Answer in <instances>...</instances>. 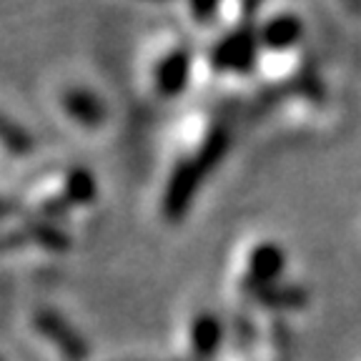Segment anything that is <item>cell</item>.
<instances>
[{
  "label": "cell",
  "instance_id": "6da1fadb",
  "mask_svg": "<svg viewBox=\"0 0 361 361\" xmlns=\"http://www.w3.org/2000/svg\"><path fill=\"white\" fill-rule=\"evenodd\" d=\"M228 148V128L224 118L209 108H193L176 128V158L169 171L161 209L166 219L186 214L201 180L211 173Z\"/></svg>",
  "mask_w": 361,
  "mask_h": 361
},
{
  "label": "cell",
  "instance_id": "7a4b0ae2",
  "mask_svg": "<svg viewBox=\"0 0 361 361\" xmlns=\"http://www.w3.org/2000/svg\"><path fill=\"white\" fill-rule=\"evenodd\" d=\"M198 58L178 28H153L138 45L133 61L135 85L141 96L156 103H169L183 96L193 83Z\"/></svg>",
  "mask_w": 361,
  "mask_h": 361
},
{
  "label": "cell",
  "instance_id": "3957f363",
  "mask_svg": "<svg viewBox=\"0 0 361 361\" xmlns=\"http://www.w3.org/2000/svg\"><path fill=\"white\" fill-rule=\"evenodd\" d=\"M96 198V180L83 166H51L38 173L23 193V209L30 219L61 221L71 211L88 206Z\"/></svg>",
  "mask_w": 361,
  "mask_h": 361
},
{
  "label": "cell",
  "instance_id": "277c9868",
  "mask_svg": "<svg viewBox=\"0 0 361 361\" xmlns=\"http://www.w3.org/2000/svg\"><path fill=\"white\" fill-rule=\"evenodd\" d=\"M45 103L51 116L71 133L96 135L111 123V106L98 85L78 75H66L48 85Z\"/></svg>",
  "mask_w": 361,
  "mask_h": 361
},
{
  "label": "cell",
  "instance_id": "5b68a950",
  "mask_svg": "<svg viewBox=\"0 0 361 361\" xmlns=\"http://www.w3.org/2000/svg\"><path fill=\"white\" fill-rule=\"evenodd\" d=\"M259 40H256L254 25L219 33V38L209 45L198 66L203 63V71L209 78L221 83H241L254 80L256 61H259Z\"/></svg>",
  "mask_w": 361,
  "mask_h": 361
},
{
  "label": "cell",
  "instance_id": "8992f818",
  "mask_svg": "<svg viewBox=\"0 0 361 361\" xmlns=\"http://www.w3.org/2000/svg\"><path fill=\"white\" fill-rule=\"evenodd\" d=\"M254 33L261 51H291L304 45V18L291 3L266 0L254 20Z\"/></svg>",
  "mask_w": 361,
  "mask_h": 361
},
{
  "label": "cell",
  "instance_id": "52a82bcc",
  "mask_svg": "<svg viewBox=\"0 0 361 361\" xmlns=\"http://www.w3.org/2000/svg\"><path fill=\"white\" fill-rule=\"evenodd\" d=\"M33 326H35V331H38V336L43 334L45 338H51L48 344H51L66 361L85 359L83 338L68 326L66 319H61V316H56V314H48V311H40V314H35Z\"/></svg>",
  "mask_w": 361,
  "mask_h": 361
},
{
  "label": "cell",
  "instance_id": "ba28073f",
  "mask_svg": "<svg viewBox=\"0 0 361 361\" xmlns=\"http://www.w3.org/2000/svg\"><path fill=\"white\" fill-rule=\"evenodd\" d=\"M35 151V138L20 121L0 111V161H20Z\"/></svg>",
  "mask_w": 361,
  "mask_h": 361
},
{
  "label": "cell",
  "instance_id": "9c48e42d",
  "mask_svg": "<svg viewBox=\"0 0 361 361\" xmlns=\"http://www.w3.org/2000/svg\"><path fill=\"white\" fill-rule=\"evenodd\" d=\"M219 336H221V329L216 324V319H211V316H201L196 322V326H193V346H196L198 354H211Z\"/></svg>",
  "mask_w": 361,
  "mask_h": 361
},
{
  "label": "cell",
  "instance_id": "30bf717a",
  "mask_svg": "<svg viewBox=\"0 0 361 361\" xmlns=\"http://www.w3.org/2000/svg\"><path fill=\"white\" fill-rule=\"evenodd\" d=\"M281 269V254L274 246H261L254 254V276L256 279H271L276 276V271Z\"/></svg>",
  "mask_w": 361,
  "mask_h": 361
}]
</instances>
